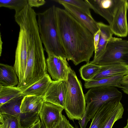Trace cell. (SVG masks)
Returning a JSON list of instances; mask_svg holds the SVG:
<instances>
[{
  "label": "cell",
  "instance_id": "11",
  "mask_svg": "<svg viewBox=\"0 0 128 128\" xmlns=\"http://www.w3.org/2000/svg\"><path fill=\"white\" fill-rule=\"evenodd\" d=\"M67 91L66 81L52 80L43 97L44 101L64 108Z\"/></svg>",
  "mask_w": 128,
  "mask_h": 128
},
{
  "label": "cell",
  "instance_id": "17",
  "mask_svg": "<svg viewBox=\"0 0 128 128\" xmlns=\"http://www.w3.org/2000/svg\"><path fill=\"white\" fill-rule=\"evenodd\" d=\"M44 102L43 97L32 95L25 96L21 105V112L39 114Z\"/></svg>",
  "mask_w": 128,
  "mask_h": 128
},
{
  "label": "cell",
  "instance_id": "22",
  "mask_svg": "<svg viewBox=\"0 0 128 128\" xmlns=\"http://www.w3.org/2000/svg\"><path fill=\"white\" fill-rule=\"evenodd\" d=\"M124 111L120 101L116 102L113 109L100 128H112L114 123L122 118Z\"/></svg>",
  "mask_w": 128,
  "mask_h": 128
},
{
  "label": "cell",
  "instance_id": "1",
  "mask_svg": "<svg viewBox=\"0 0 128 128\" xmlns=\"http://www.w3.org/2000/svg\"><path fill=\"white\" fill-rule=\"evenodd\" d=\"M58 34L68 60L76 66L89 62L94 51V36L64 9L56 7Z\"/></svg>",
  "mask_w": 128,
  "mask_h": 128
},
{
  "label": "cell",
  "instance_id": "9",
  "mask_svg": "<svg viewBox=\"0 0 128 128\" xmlns=\"http://www.w3.org/2000/svg\"><path fill=\"white\" fill-rule=\"evenodd\" d=\"M46 61L47 70L54 80L67 81L70 66L66 59L48 56Z\"/></svg>",
  "mask_w": 128,
  "mask_h": 128
},
{
  "label": "cell",
  "instance_id": "27",
  "mask_svg": "<svg viewBox=\"0 0 128 128\" xmlns=\"http://www.w3.org/2000/svg\"><path fill=\"white\" fill-rule=\"evenodd\" d=\"M28 4V0H0V7L14 9L15 14L21 11Z\"/></svg>",
  "mask_w": 128,
  "mask_h": 128
},
{
  "label": "cell",
  "instance_id": "4",
  "mask_svg": "<svg viewBox=\"0 0 128 128\" xmlns=\"http://www.w3.org/2000/svg\"><path fill=\"white\" fill-rule=\"evenodd\" d=\"M66 82L67 91L64 110L70 119L80 120L85 114L86 103L82 83L70 67Z\"/></svg>",
  "mask_w": 128,
  "mask_h": 128
},
{
  "label": "cell",
  "instance_id": "20",
  "mask_svg": "<svg viewBox=\"0 0 128 128\" xmlns=\"http://www.w3.org/2000/svg\"><path fill=\"white\" fill-rule=\"evenodd\" d=\"M125 76L122 74L111 77L85 81L84 86L86 88L97 87H114L120 88V82Z\"/></svg>",
  "mask_w": 128,
  "mask_h": 128
},
{
  "label": "cell",
  "instance_id": "38",
  "mask_svg": "<svg viewBox=\"0 0 128 128\" xmlns=\"http://www.w3.org/2000/svg\"></svg>",
  "mask_w": 128,
  "mask_h": 128
},
{
  "label": "cell",
  "instance_id": "36",
  "mask_svg": "<svg viewBox=\"0 0 128 128\" xmlns=\"http://www.w3.org/2000/svg\"><path fill=\"white\" fill-rule=\"evenodd\" d=\"M69 128H76L74 127L73 126H72L70 123V124H69Z\"/></svg>",
  "mask_w": 128,
  "mask_h": 128
},
{
  "label": "cell",
  "instance_id": "18",
  "mask_svg": "<svg viewBox=\"0 0 128 128\" xmlns=\"http://www.w3.org/2000/svg\"><path fill=\"white\" fill-rule=\"evenodd\" d=\"M116 102L111 101L103 104L92 119L89 128H100L113 109Z\"/></svg>",
  "mask_w": 128,
  "mask_h": 128
},
{
  "label": "cell",
  "instance_id": "5",
  "mask_svg": "<svg viewBox=\"0 0 128 128\" xmlns=\"http://www.w3.org/2000/svg\"><path fill=\"white\" fill-rule=\"evenodd\" d=\"M88 118L90 120L105 103L120 101L122 94L116 87H97L90 88L84 94Z\"/></svg>",
  "mask_w": 128,
  "mask_h": 128
},
{
  "label": "cell",
  "instance_id": "30",
  "mask_svg": "<svg viewBox=\"0 0 128 128\" xmlns=\"http://www.w3.org/2000/svg\"><path fill=\"white\" fill-rule=\"evenodd\" d=\"M28 4L31 8L38 7L44 4L46 2L44 0H28Z\"/></svg>",
  "mask_w": 128,
  "mask_h": 128
},
{
  "label": "cell",
  "instance_id": "10",
  "mask_svg": "<svg viewBox=\"0 0 128 128\" xmlns=\"http://www.w3.org/2000/svg\"><path fill=\"white\" fill-rule=\"evenodd\" d=\"M64 108L44 102L39 113L40 120L44 128H53L62 118Z\"/></svg>",
  "mask_w": 128,
  "mask_h": 128
},
{
  "label": "cell",
  "instance_id": "8",
  "mask_svg": "<svg viewBox=\"0 0 128 128\" xmlns=\"http://www.w3.org/2000/svg\"><path fill=\"white\" fill-rule=\"evenodd\" d=\"M128 10V0H118L112 21L110 25L113 34L118 36L125 37L128 35L126 14Z\"/></svg>",
  "mask_w": 128,
  "mask_h": 128
},
{
  "label": "cell",
  "instance_id": "33",
  "mask_svg": "<svg viewBox=\"0 0 128 128\" xmlns=\"http://www.w3.org/2000/svg\"><path fill=\"white\" fill-rule=\"evenodd\" d=\"M100 35V30H99L94 36V42L95 50L96 49L98 43Z\"/></svg>",
  "mask_w": 128,
  "mask_h": 128
},
{
  "label": "cell",
  "instance_id": "31",
  "mask_svg": "<svg viewBox=\"0 0 128 128\" xmlns=\"http://www.w3.org/2000/svg\"><path fill=\"white\" fill-rule=\"evenodd\" d=\"M90 121L88 118L87 111L86 110L83 117L78 122L80 128H86L88 122Z\"/></svg>",
  "mask_w": 128,
  "mask_h": 128
},
{
  "label": "cell",
  "instance_id": "15",
  "mask_svg": "<svg viewBox=\"0 0 128 128\" xmlns=\"http://www.w3.org/2000/svg\"><path fill=\"white\" fill-rule=\"evenodd\" d=\"M122 74L125 75L128 74V66L122 64L101 66L100 71L92 80L108 78Z\"/></svg>",
  "mask_w": 128,
  "mask_h": 128
},
{
  "label": "cell",
  "instance_id": "37",
  "mask_svg": "<svg viewBox=\"0 0 128 128\" xmlns=\"http://www.w3.org/2000/svg\"><path fill=\"white\" fill-rule=\"evenodd\" d=\"M123 128H128V118L127 121V123L126 126Z\"/></svg>",
  "mask_w": 128,
  "mask_h": 128
},
{
  "label": "cell",
  "instance_id": "2",
  "mask_svg": "<svg viewBox=\"0 0 128 128\" xmlns=\"http://www.w3.org/2000/svg\"><path fill=\"white\" fill-rule=\"evenodd\" d=\"M28 52L26 69L23 78L17 86L24 90L47 74L44 49L38 26L31 24L26 28Z\"/></svg>",
  "mask_w": 128,
  "mask_h": 128
},
{
  "label": "cell",
  "instance_id": "6",
  "mask_svg": "<svg viewBox=\"0 0 128 128\" xmlns=\"http://www.w3.org/2000/svg\"><path fill=\"white\" fill-rule=\"evenodd\" d=\"M90 62L100 66L113 64L128 66V40L112 37L101 54Z\"/></svg>",
  "mask_w": 128,
  "mask_h": 128
},
{
  "label": "cell",
  "instance_id": "13",
  "mask_svg": "<svg viewBox=\"0 0 128 128\" xmlns=\"http://www.w3.org/2000/svg\"><path fill=\"white\" fill-rule=\"evenodd\" d=\"M96 14L105 19L110 25L118 0H84Z\"/></svg>",
  "mask_w": 128,
  "mask_h": 128
},
{
  "label": "cell",
  "instance_id": "7",
  "mask_svg": "<svg viewBox=\"0 0 128 128\" xmlns=\"http://www.w3.org/2000/svg\"><path fill=\"white\" fill-rule=\"evenodd\" d=\"M19 26L20 31L16 50L15 62L13 66L18 78V84L20 83L23 78L28 58L26 30L22 24H20Z\"/></svg>",
  "mask_w": 128,
  "mask_h": 128
},
{
  "label": "cell",
  "instance_id": "29",
  "mask_svg": "<svg viewBox=\"0 0 128 128\" xmlns=\"http://www.w3.org/2000/svg\"><path fill=\"white\" fill-rule=\"evenodd\" d=\"M70 122L64 115L60 121L53 128H69Z\"/></svg>",
  "mask_w": 128,
  "mask_h": 128
},
{
  "label": "cell",
  "instance_id": "21",
  "mask_svg": "<svg viewBox=\"0 0 128 128\" xmlns=\"http://www.w3.org/2000/svg\"><path fill=\"white\" fill-rule=\"evenodd\" d=\"M25 96L21 95L14 98L0 106V114L15 116L21 112V106Z\"/></svg>",
  "mask_w": 128,
  "mask_h": 128
},
{
  "label": "cell",
  "instance_id": "25",
  "mask_svg": "<svg viewBox=\"0 0 128 128\" xmlns=\"http://www.w3.org/2000/svg\"><path fill=\"white\" fill-rule=\"evenodd\" d=\"M21 128H30L40 120L39 114L21 112L19 114Z\"/></svg>",
  "mask_w": 128,
  "mask_h": 128
},
{
  "label": "cell",
  "instance_id": "19",
  "mask_svg": "<svg viewBox=\"0 0 128 128\" xmlns=\"http://www.w3.org/2000/svg\"><path fill=\"white\" fill-rule=\"evenodd\" d=\"M100 30L98 43L96 49L94 51L93 59L98 57L104 50L108 40L112 37L113 33L110 26L101 22H98Z\"/></svg>",
  "mask_w": 128,
  "mask_h": 128
},
{
  "label": "cell",
  "instance_id": "26",
  "mask_svg": "<svg viewBox=\"0 0 128 128\" xmlns=\"http://www.w3.org/2000/svg\"><path fill=\"white\" fill-rule=\"evenodd\" d=\"M0 128H21L19 114L11 116L0 114Z\"/></svg>",
  "mask_w": 128,
  "mask_h": 128
},
{
  "label": "cell",
  "instance_id": "24",
  "mask_svg": "<svg viewBox=\"0 0 128 128\" xmlns=\"http://www.w3.org/2000/svg\"><path fill=\"white\" fill-rule=\"evenodd\" d=\"M101 66L90 62L82 66L79 71L82 78L85 81L92 80L98 72Z\"/></svg>",
  "mask_w": 128,
  "mask_h": 128
},
{
  "label": "cell",
  "instance_id": "3",
  "mask_svg": "<svg viewBox=\"0 0 128 128\" xmlns=\"http://www.w3.org/2000/svg\"><path fill=\"white\" fill-rule=\"evenodd\" d=\"M56 8L54 5L37 14L40 36L48 56L60 57L67 60L58 34Z\"/></svg>",
  "mask_w": 128,
  "mask_h": 128
},
{
  "label": "cell",
  "instance_id": "35",
  "mask_svg": "<svg viewBox=\"0 0 128 128\" xmlns=\"http://www.w3.org/2000/svg\"><path fill=\"white\" fill-rule=\"evenodd\" d=\"M122 80L123 81H128V74L124 76Z\"/></svg>",
  "mask_w": 128,
  "mask_h": 128
},
{
  "label": "cell",
  "instance_id": "34",
  "mask_svg": "<svg viewBox=\"0 0 128 128\" xmlns=\"http://www.w3.org/2000/svg\"><path fill=\"white\" fill-rule=\"evenodd\" d=\"M41 125L42 123L40 120L30 128H41Z\"/></svg>",
  "mask_w": 128,
  "mask_h": 128
},
{
  "label": "cell",
  "instance_id": "16",
  "mask_svg": "<svg viewBox=\"0 0 128 128\" xmlns=\"http://www.w3.org/2000/svg\"><path fill=\"white\" fill-rule=\"evenodd\" d=\"M17 75L14 66L0 64V86H16L18 84Z\"/></svg>",
  "mask_w": 128,
  "mask_h": 128
},
{
  "label": "cell",
  "instance_id": "32",
  "mask_svg": "<svg viewBox=\"0 0 128 128\" xmlns=\"http://www.w3.org/2000/svg\"><path fill=\"white\" fill-rule=\"evenodd\" d=\"M120 83V88L124 93L128 94V81L121 80Z\"/></svg>",
  "mask_w": 128,
  "mask_h": 128
},
{
  "label": "cell",
  "instance_id": "12",
  "mask_svg": "<svg viewBox=\"0 0 128 128\" xmlns=\"http://www.w3.org/2000/svg\"><path fill=\"white\" fill-rule=\"evenodd\" d=\"M58 3L62 4L65 10L88 30L94 36L99 30L98 22L92 16L72 5L62 2Z\"/></svg>",
  "mask_w": 128,
  "mask_h": 128
},
{
  "label": "cell",
  "instance_id": "14",
  "mask_svg": "<svg viewBox=\"0 0 128 128\" xmlns=\"http://www.w3.org/2000/svg\"><path fill=\"white\" fill-rule=\"evenodd\" d=\"M52 82L47 73L36 82L22 90V94L25 96L32 95L43 97Z\"/></svg>",
  "mask_w": 128,
  "mask_h": 128
},
{
  "label": "cell",
  "instance_id": "28",
  "mask_svg": "<svg viewBox=\"0 0 128 128\" xmlns=\"http://www.w3.org/2000/svg\"><path fill=\"white\" fill-rule=\"evenodd\" d=\"M56 2H62L72 5L82 10L89 15L92 16L90 7L85 0H54Z\"/></svg>",
  "mask_w": 128,
  "mask_h": 128
},
{
  "label": "cell",
  "instance_id": "23",
  "mask_svg": "<svg viewBox=\"0 0 128 128\" xmlns=\"http://www.w3.org/2000/svg\"><path fill=\"white\" fill-rule=\"evenodd\" d=\"M22 91L17 86H0V106L22 94Z\"/></svg>",
  "mask_w": 128,
  "mask_h": 128
}]
</instances>
